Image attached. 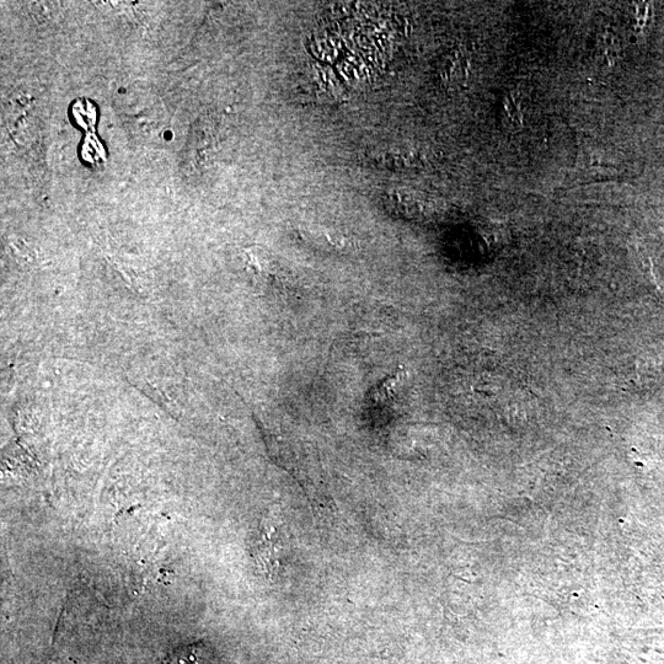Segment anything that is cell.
Segmentation results:
<instances>
[{
	"mask_svg": "<svg viewBox=\"0 0 664 664\" xmlns=\"http://www.w3.org/2000/svg\"><path fill=\"white\" fill-rule=\"evenodd\" d=\"M198 661L200 660H198L197 646L191 645L171 653L165 664H198Z\"/></svg>",
	"mask_w": 664,
	"mask_h": 664,
	"instance_id": "2",
	"label": "cell"
},
{
	"mask_svg": "<svg viewBox=\"0 0 664 664\" xmlns=\"http://www.w3.org/2000/svg\"><path fill=\"white\" fill-rule=\"evenodd\" d=\"M404 372L403 369H398L389 378L385 379L379 387L371 394L372 403H384V401L392 398L396 388L403 382Z\"/></svg>",
	"mask_w": 664,
	"mask_h": 664,
	"instance_id": "1",
	"label": "cell"
}]
</instances>
